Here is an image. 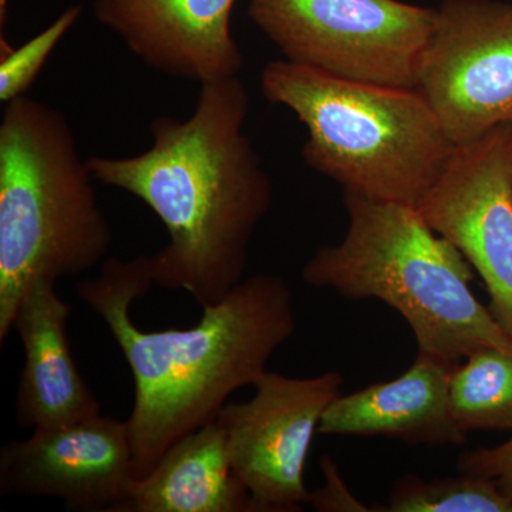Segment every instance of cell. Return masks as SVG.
Here are the masks:
<instances>
[{"label": "cell", "instance_id": "obj_8", "mask_svg": "<svg viewBox=\"0 0 512 512\" xmlns=\"http://www.w3.org/2000/svg\"><path fill=\"white\" fill-rule=\"evenodd\" d=\"M343 377H288L266 370L248 402L218 416L232 467L259 512H298L309 503L305 466L320 420L342 394Z\"/></svg>", "mask_w": 512, "mask_h": 512}, {"label": "cell", "instance_id": "obj_11", "mask_svg": "<svg viewBox=\"0 0 512 512\" xmlns=\"http://www.w3.org/2000/svg\"><path fill=\"white\" fill-rule=\"evenodd\" d=\"M235 0H94V16L157 72L200 84L238 76Z\"/></svg>", "mask_w": 512, "mask_h": 512}, {"label": "cell", "instance_id": "obj_9", "mask_svg": "<svg viewBox=\"0 0 512 512\" xmlns=\"http://www.w3.org/2000/svg\"><path fill=\"white\" fill-rule=\"evenodd\" d=\"M417 208L483 279L512 338V124L458 144Z\"/></svg>", "mask_w": 512, "mask_h": 512}, {"label": "cell", "instance_id": "obj_4", "mask_svg": "<svg viewBox=\"0 0 512 512\" xmlns=\"http://www.w3.org/2000/svg\"><path fill=\"white\" fill-rule=\"evenodd\" d=\"M69 121L19 97L0 123V345L22 299L43 281L86 274L106 261L113 229Z\"/></svg>", "mask_w": 512, "mask_h": 512}, {"label": "cell", "instance_id": "obj_1", "mask_svg": "<svg viewBox=\"0 0 512 512\" xmlns=\"http://www.w3.org/2000/svg\"><path fill=\"white\" fill-rule=\"evenodd\" d=\"M247 87L238 76L201 84L190 119L160 116L138 156H94V180L134 195L167 229L150 256L154 285L217 303L247 272L249 245L272 204V183L244 133Z\"/></svg>", "mask_w": 512, "mask_h": 512}, {"label": "cell", "instance_id": "obj_15", "mask_svg": "<svg viewBox=\"0 0 512 512\" xmlns=\"http://www.w3.org/2000/svg\"><path fill=\"white\" fill-rule=\"evenodd\" d=\"M450 410L464 433L512 431V352L478 349L454 367Z\"/></svg>", "mask_w": 512, "mask_h": 512}, {"label": "cell", "instance_id": "obj_2", "mask_svg": "<svg viewBox=\"0 0 512 512\" xmlns=\"http://www.w3.org/2000/svg\"><path fill=\"white\" fill-rule=\"evenodd\" d=\"M154 285L150 256L107 258L77 293L103 319L134 382L127 424L136 477L153 470L175 441L218 419L238 389L254 386L296 330L291 288L278 275L249 276L187 329L147 332L131 306Z\"/></svg>", "mask_w": 512, "mask_h": 512}, {"label": "cell", "instance_id": "obj_5", "mask_svg": "<svg viewBox=\"0 0 512 512\" xmlns=\"http://www.w3.org/2000/svg\"><path fill=\"white\" fill-rule=\"evenodd\" d=\"M261 87L308 128L305 164L343 192L419 207L456 148L416 89L352 82L288 60L266 64Z\"/></svg>", "mask_w": 512, "mask_h": 512}, {"label": "cell", "instance_id": "obj_6", "mask_svg": "<svg viewBox=\"0 0 512 512\" xmlns=\"http://www.w3.org/2000/svg\"><path fill=\"white\" fill-rule=\"evenodd\" d=\"M288 62L352 82L416 89L436 9L402 0H248Z\"/></svg>", "mask_w": 512, "mask_h": 512}, {"label": "cell", "instance_id": "obj_16", "mask_svg": "<svg viewBox=\"0 0 512 512\" xmlns=\"http://www.w3.org/2000/svg\"><path fill=\"white\" fill-rule=\"evenodd\" d=\"M384 512H512V498L490 478L468 476L426 481L404 476L393 485Z\"/></svg>", "mask_w": 512, "mask_h": 512}, {"label": "cell", "instance_id": "obj_14", "mask_svg": "<svg viewBox=\"0 0 512 512\" xmlns=\"http://www.w3.org/2000/svg\"><path fill=\"white\" fill-rule=\"evenodd\" d=\"M120 512H259L229 457L218 421L175 441L138 478Z\"/></svg>", "mask_w": 512, "mask_h": 512}, {"label": "cell", "instance_id": "obj_7", "mask_svg": "<svg viewBox=\"0 0 512 512\" xmlns=\"http://www.w3.org/2000/svg\"><path fill=\"white\" fill-rule=\"evenodd\" d=\"M416 90L456 146L512 124V3L443 0Z\"/></svg>", "mask_w": 512, "mask_h": 512}, {"label": "cell", "instance_id": "obj_17", "mask_svg": "<svg viewBox=\"0 0 512 512\" xmlns=\"http://www.w3.org/2000/svg\"><path fill=\"white\" fill-rule=\"evenodd\" d=\"M82 6H70L45 30L25 45L12 47L0 35V100L2 103L26 96L60 40L79 22Z\"/></svg>", "mask_w": 512, "mask_h": 512}, {"label": "cell", "instance_id": "obj_13", "mask_svg": "<svg viewBox=\"0 0 512 512\" xmlns=\"http://www.w3.org/2000/svg\"><path fill=\"white\" fill-rule=\"evenodd\" d=\"M56 284L33 286L13 320L25 352L16 393V419L22 429H50L101 414L99 400L74 362L67 338L70 306Z\"/></svg>", "mask_w": 512, "mask_h": 512}, {"label": "cell", "instance_id": "obj_20", "mask_svg": "<svg viewBox=\"0 0 512 512\" xmlns=\"http://www.w3.org/2000/svg\"><path fill=\"white\" fill-rule=\"evenodd\" d=\"M9 0H0V15L8 16Z\"/></svg>", "mask_w": 512, "mask_h": 512}, {"label": "cell", "instance_id": "obj_3", "mask_svg": "<svg viewBox=\"0 0 512 512\" xmlns=\"http://www.w3.org/2000/svg\"><path fill=\"white\" fill-rule=\"evenodd\" d=\"M345 238L306 262L302 281L350 301L377 299L412 329L417 353L460 365L478 349L512 352V338L471 292L473 266L419 208L345 192Z\"/></svg>", "mask_w": 512, "mask_h": 512}, {"label": "cell", "instance_id": "obj_18", "mask_svg": "<svg viewBox=\"0 0 512 512\" xmlns=\"http://www.w3.org/2000/svg\"><path fill=\"white\" fill-rule=\"evenodd\" d=\"M457 467L461 474L490 478L512 498V439L500 446L461 454Z\"/></svg>", "mask_w": 512, "mask_h": 512}, {"label": "cell", "instance_id": "obj_19", "mask_svg": "<svg viewBox=\"0 0 512 512\" xmlns=\"http://www.w3.org/2000/svg\"><path fill=\"white\" fill-rule=\"evenodd\" d=\"M322 466L325 485L315 493H311L309 503L313 508L322 512L332 511H372V508H365L366 505L350 493L345 481L340 477L338 467L330 460V457H322Z\"/></svg>", "mask_w": 512, "mask_h": 512}, {"label": "cell", "instance_id": "obj_12", "mask_svg": "<svg viewBox=\"0 0 512 512\" xmlns=\"http://www.w3.org/2000/svg\"><path fill=\"white\" fill-rule=\"evenodd\" d=\"M456 366L417 353L402 376L340 394L320 420L326 436L384 437L412 446H460L467 433L450 410V377Z\"/></svg>", "mask_w": 512, "mask_h": 512}, {"label": "cell", "instance_id": "obj_10", "mask_svg": "<svg viewBox=\"0 0 512 512\" xmlns=\"http://www.w3.org/2000/svg\"><path fill=\"white\" fill-rule=\"evenodd\" d=\"M136 480L127 420L101 414L0 451V494L56 498L73 511L120 512Z\"/></svg>", "mask_w": 512, "mask_h": 512}]
</instances>
